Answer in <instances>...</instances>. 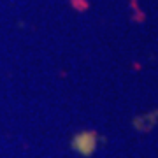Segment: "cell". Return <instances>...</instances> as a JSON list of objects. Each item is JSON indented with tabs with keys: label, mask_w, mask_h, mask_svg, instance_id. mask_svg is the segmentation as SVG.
Segmentation results:
<instances>
[{
	"label": "cell",
	"mask_w": 158,
	"mask_h": 158,
	"mask_svg": "<svg viewBox=\"0 0 158 158\" xmlns=\"http://www.w3.org/2000/svg\"><path fill=\"white\" fill-rule=\"evenodd\" d=\"M97 140L99 137L95 132H81L72 139V149L81 153L83 157H90L97 148Z\"/></svg>",
	"instance_id": "cell-1"
}]
</instances>
